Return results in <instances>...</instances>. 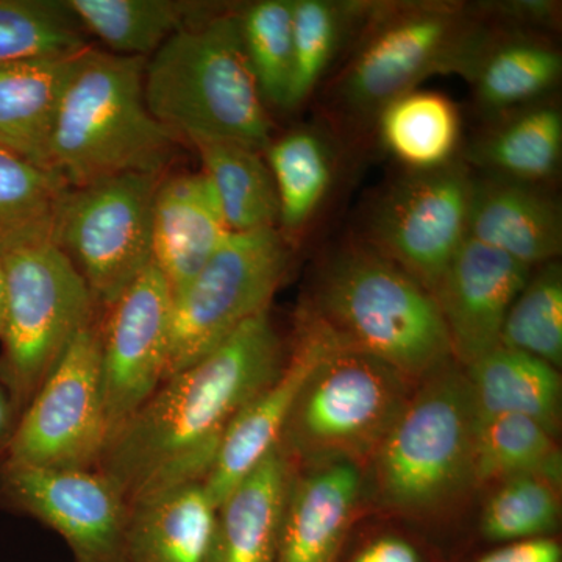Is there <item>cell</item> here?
Wrapping results in <instances>:
<instances>
[{"instance_id":"8fae6325","label":"cell","mask_w":562,"mask_h":562,"mask_svg":"<svg viewBox=\"0 0 562 562\" xmlns=\"http://www.w3.org/2000/svg\"><path fill=\"white\" fill-rule=\"evenodd\" d=\"M99 314L21 414L0 460L40 469H98L109 442Z\"/></svg>"},{"instance_id":"74e56055","label":"cell","mask_w":562,"mask_h":562,"mask_svg":"<svg viewBox=\"0 0 562 562\" xmlns=\"http://www.w3.org/2000/svg\"><path fill=\"white\" fill-rule=\"evenodd\" d=\"M351 562H424L413 543L398 536H382L373 539L355 554Z\"/></svg>"},{"instance_id":"d4e9b609","label":"cell","mask_w":562,"mask_h":562,"mask_svg":"<svg viewBox=\"0 0 562 562\" xmlns=\"http://www.w3.org/2000/svg\"><path fill=\"white\" fill-rule=\"evenodd\" d=\"M476 419L524 416L558 435L560 369L522 350L498 346L464 368Z\"/></svg>"},{"instance_id":"7a4b0ae2","label":"cell","mask_w":562,"mask_h":562,"mask_svg":"<svg viewBox=\"0 0 562 562\" xmlns=\"http://www.w3.org/2000/svg\"><path fill=\"white\" fill-rule=\"evenodd\" d=\"M301 316L417 384L454 360L430 292L361 239L322 260Z\"/></svg>"},{"instance_id":"f546056e","label":"cell","mask_w":562,"mask_h":562,"mask_svg":"<svg viewBox=\"0 0 562 562\" xmlns=\"http://www.w3.org/2000/svg\"><path fill=\"white\" fill-rule=\"evenodd\" d=\"M524 475H541L560 484L561 454L557 435L530 417L476 419L473 439L475 487Z\"/></svg>"},{"instance_id":"1f68e13d","label":"cell","mask_w":562,"mask_h":562,"mask_svg":"<svg viewBox=\"0 0 562 562\" xmlns=\"http://www.w3.org/2000/svg\"><path fill=\"white\" fill-rule=\"evenodd\" d=\"M371 9L372 3L294 0V69L288 110L297 109L312 98L338 58L347 36L355 25L366 21Z\"/></svg>"},{"instance_id":"30bf717a","label":"cell","mask_w":562,"mask_h":562,"mask_svg":"<svg viewBox=\"0 0 562 562\" xmlns=\"http://www.w3.org/2000/svg\"><path fill=\"white\" fill-rule=\"evenodd\" d=\"M166 173H121L69 188L52 243L87 283L99 308L113 305L154 262L151 220Z\"/></svg>"},{"instance_id":"ac0fdd59","label":"cell","mask_w":562,"mask_h":562,"mask_svg":"<svg viewBox=\"0 0 562 562\" xmlns=\"http://www.w3.org/2000/svg\"><path fill=\"white\" fill-rule=\"evenodd\" d=\"M468 238L538 268L561 255L560 203L543 184L473 176Z\"/></svg>"},{"instance_id":"8992f818","label":"cell","mask_w":562,"mask_h":562,"mask_svg":"<svg viewBox=\"0 0 562 562\" xmlns=\"http://www.w3.org/2000/svg\"><path fill=\"white\" fill-rule=\"evenodd\" d=\"M476 413L464 368L452 360L416 384L372 461L384 508L435 517L475 487Z\"/></svg>"},{"instance_id":"603a6c76","label":"cell","mask_w":562,"mask_h":562,"mask_svg":"<svg viewBox=\"0 0 562 562\" xmlns=\"http://www.w3.org/2000/svg\"><path fill=\"white\" fill-rule=\"evenodd\" d=\"M79 55L0 63V146L44 171L54 172L52 132Z\"/></svg>"},{"instance_id":"9a60e30c","label":"cell","mask_w":562,"mask_h":562,"mask_svg":"<svg viewBox=\"0 0 562 562\" xmlns=\"http://www.w3.org/2000/svg\"><path fill=\"white\" fill-rule=\"evenodd\" d=\"M531 271L502 251L465 239L431 294L458 364L465 368L501 346L506 314Z\"/></svg>"},{"instance_id":"9c48e42d","label":"cell","mask_w":562,"mask_h":562,"mask_svg":"<svg viewBox=\"0 0 562 562\" xmlns=\"http://www.w3.org/2000/svg\"><path fill=\"white\" fill-rule=\"evenodd\" d=\"M291 243L279 228L232 233L172 295L168 373L211 353L251 317L268 312L290 271Z\"/></svg>"},{"instance_id":"f1b7e54d","label":"cell","mask_w":562,"mask_h":562,"mask_svg":"<svg viewBox=\"0 0 562 562\" xmlns=\"http://www.w3.org/2000/svg\"><path fill=\"white\" fill-rule=\"evenodd\" d=\"M262 155L279 195V231L291 243L327 198L335 179V157L327 138L310 127L272 139Z\"/></svg>"},{"instance_id":"e575fe53","label":"cell","mask_w":562,"mask_h":562,"mask_svg":"<svg viewBox=\"0 0 562 562\" xmlns=\"http://www.w3.org/2000/svg\"><path fill=\"white\" fill-rule=\"evenodd\" d=\"M501 346L562 364V271L557 260L532 269L503 324Z\"/></svg>"},{"instance_id":"484cf974","label":"cell","mask_w":562,"mask_h":562,"mask_svg":"<svg viewBox=\"0 0 562 562\" xmlns=\"http://www.w3.org/2000/svg\"><path fill=\"white\" fill-rule=\"evenodd\" d=\"M88 35L109 52L150 58L181 29L216 13L210 3L181 0H68Z\"/></svg>"},{"instance_id":"d590c367","label":"cell","mask_w":562,"mask_h":562,"mask_svg":"<svg viewBox=\"0 0 562 562\" xmlns=\"http://www.w3.org/2000/svg\"><path fill=\"white\" fill-rule=\"evenodd\" d=\"M560 522L557 483L524 475L498 483L484 503L480 531L495 543L550 538Z\"/></svg>"},{"instance_id":"7c38bea8","label":"cell","mask_w":562,"mask_h":562,"mask_svg":"<svg viewBox=\"0 0 562 562\" xmlns=\"http://www.w3.org/2000/svg\"><path fill=\"white\" fill-rule=\"evenodd\" d=\"M473 173L457 158L431 171H408L373 203L362 243L432 294L468 239Z\"/></svg>"},{"instance_id":"e0dca14e","label":"cell","mask_w":562,"mask_h":562,"mask_svg":"<svg viewBox=\"0 0 562 562\" xmlns=\"http://www.w3.org/2000/svg\"><path fill=\"white\" fill-rule=\"evenodd\" d=\"M361 492L357 462L330 460L295 468L276 562H336Z\"/></svg>"},{"instance_id":"3957f363","label":"cell","mask_w":562,"mask_h":562,"mask_svg":"<svg viewBox=\"0 0 562 562\" xmlns=\"http://www.w3.org/2000/svg\"><path fill=\"white\" fill-rule=\"evenodd\" d=\"M144 95L179 140L235 143L265 151L272 122L244 50L238 10L192 22L147 58Z\"/></svg>"},{"instance_id":"d6a6232c","label":"cell","mask_w":562,"mask_h":562,"mask_svg":"<svg viewBox=\"0 0 562 562\" xmlns=\"http://www.w3.org/2000/svg\"><path fill=\"white\" fill-rule=\"evenodd\" d=\"M91 46L68 0H0V63L69 58Z\"/></svg>"},{"instance_id":"7402d4cb","label":"cell","mask_w":562,"mask_h":562,"mask_svg":"<svg viewBox=\"0 0 562 562\" xmlns=\"http://www.w3.org/2000/svg\"><path fill=\"white\" fill-rule=\"evenodd\" d=\"M216 516L202 482L133 502L125 562H211Z\"/></svg>"},{"instance_id":"8d00e7d4","label":"cell","mask_w":562,"mask_h":562,"mask_svg":"<svg viewBox=\"0 0 562 562\" xmlns=\"http://www.w3.org/2000/svg\"><path fill=\"white\" fill-rule=\"evenodd\" d=\"M476 562H562L560 542L552 538L498 543Z\"/></svg>"},{"instance_id":"2e32d148","label":"cell","mask_w":562,"mask_h":562,"mask_svg":"<svg viewBox=\"0 0 562 562\" xmlns=\"http://www.w3.org/2000/svg\"><path fill=\"white\" fill-rule=\"evenodd\" d=\"M330 344L316 324L299 314L297 336L279 376L233 422L202 482L214 505L220 506L228 492L279 446L303 384Z\"/></svg>"},{"instance_id":"4fadbf2b","label":"cell","mask_w":562,"mask_h":562,"mask_svg":"<svg viewBox=\"0 0 562 562\" xmlns=\"http://www.w3.org/2000/svg\"><path fill=\"white\" fill-rule=\"evenodd\" d=\"M0 508L58 532L74 562H125L131 505L99 469H40L0 460Z\"/></svg>"},{"instance_id":"277c9868","label":"cell","mask_w":562,"mask_h":562,"mask_svg":"<svg viewBox=\"0 0 562 562\" xmlns=\"http://www.w3.org/2000/svg\"><path fill=\"white\" fill-rule=\"evenodd\" d=\"M146 63L94 46L76 58L50 139L52 171L69 188L121 173H166L179 139L147 106Z\"/></svg>"},{"instance_id":"4316f807","label":"cell","mask_w":562,"mask_h":562,"mask_svg":"<svg viewBox=\"0 0 562 562\" xmlns=\"http://www.w3.org/2000/svg\"><path fill=\"white\" fill-rule=\"evenodd\" d=\"M375 122L383 146L408 171H431L457 160L460 111L441 92L398 95L376 113Z\"/></svg>"},{"instance_id":"5b68a950","label":"cell","mask_w":562,"mask_h":562,"mask_svg":"<svg viewBox=\"0 0 562 562\" xmlns=\"http://www.w3.org/2000/svg\"><path fill=\"white\" fill-rule=\"evenodd\" d=\"M491 29L480 7L465 3H372L357 47L333 81V106L350 120H375L428 77L468 79Z\"/></svg>"},{"instance_id":"ba28073f","label":"cell","mask_w":562,"mask_h":562,"mask_svg":"<svg viewBox=\"0 0 562 562\" xmlns=\"http://www.w3.org/2000/svg\"><path fill=\"white\" fill-rule=\"evenodd\" d=\"M414 387L386 362L331 341L303 384L279 446L294 465L371 461Z\"/></svg>"},{"instance_id":"ffe728a7","label":"cell","mask_w":562,"mask_h":562,"mask_svg":"<svg viewBox=\"0 0 562 562\" xmlns=\"http://www.w3.org/2000/svg\"><path fill=\"white\" fill-rule=\"evenodd\" d=\"M294 462L280 446L217 506L211 562H276Z\"/></svg>"},{"instance_id":"52a82bcc","label":"cell","mask_w":562,"mask_h":562,"mask_svg":"<svg viewBox=\"0 0 562 562\" xmlns=\"http://www.w3.org/2000/svg\"><path fill=\"white\" fill-rule=\"evenodd\" d=\"M5 324L0 336V386L18 417L102 310L72 262L54 243L0 251Z\"/></svg>"},{"instance_id":"83f0119b","label":"cell","mask_w":562,"mask_h":562,"mask_svg":"<svg viewBox=\"0 0 562 562\" xmlns=\"http://www.w3.org/2000/svg\"><path fill=\"white\" fill-rule=\"evenodd\" d=\"M192 147L232 233L279 228V195L262 151L235 143H198Z\"/></svg>"},{"instance_id":"f35d334b","label":"cell","mask_w":562,"mask_h":562,"mask_svg":"<svg viewBox=\"0 0 562 562\" xmlns=\"http://www.w3.org/2000/svg\"><path fill=\"white\" fill-rule=\"evenodd\" d=\"M18 420H20V417H18L16 409L11 403L9 392L0 386V452L9 443Z\"/></svg>"},{"instance_id":"ab89813d","label":"cell","mask_w":562,"mask_h":562,"mask_svg":"<svg viewBox=\"0 0 562 562\" xmlns=\"http://www.w3.org/2000/svg\"><path fill=\"white\" fill-rule=\"evenodd\" d=\"M3 324H5V279L0 268V336H2Z\"/></svg>"},{"instance_id":"cb8c5ba5","label":"cell","mask_w":562,"mask_h":562,"mask_svg":"<svg viewBox=\"0 0 562 562\" xmlns=\"http://www.w3.org/2000/svg\"><path fill=\"white\" fill-rule=\"evenodd\" d=\"M462 158L486 176L543 184L560 168L562 114L553 102H536L495 116Z\"/></svg>"},{"instance_id":"836d02e7","label":"cell","mask_w":562,"mask_h":562,"mask_svg":"<svg viewBox=\"0 0 562 562\" xmlns=\"http://www.w3.org/2000/svg\"><path fill=\"white\" fill-rule=\"evenodd\" d=\"M294 0H261L238 10L247 61L266 106L288 110L294 69Z\"/></svg>"},{"instance_id":"44dd1931","label":"cell","mask_w":562,"mask_h":562,"mask_svg":"<svg viewBox=\"0 0 562 562\" xmlns=\"http://www.w3.org/2000/svg\"><path fill=\"white\" fill-rule=\"evenodd\" d=\"M561 74V52L552 41L492 22L465 80L482 110L495 117L543 101L560 83Z\"/></svg>"},{"instance_id":"4dcf8cb0","label":"cell","mask_w":562,"mask_h":562,"mask_svg":"<svg viewBox=\"0 0 562 562\" xmlns=\"http://www.w3.org/2000/svg\"><path fill=\"white\" fill-rule=\"evenodd\" d=\"M68 184L0 146V251L52 243Z\"/></svg>"},{"instance_id":"d6986e66","label":"cell","mask_w":562,"mask_h":562,"mask_svg":"<svg viewBox=\"0 0 562 562\" xmlns=\"http://www.w3.org/2000/svg\"><path fill=\"white\" fill-rule=\"evenodd\" d=\"M231 235L205 173L162 177L155 195L151 251L172 295L190 283Z\"/></svg>"},{"instance_id":"5bb4252c","label":"cell","mask_w":562,"mask_h":562,"mask_svg":"<svg viewBox=\"0 0 562 562\" xmlns=\"http://www.w3.org/2000/svg\"><path fill=\"white\" fill-rule=\"evenodd\" d=\"M172 290L151 262L101 319V380L109 439L168 373Z\"/></svg>"},{"instance_id":"6da1fadb","label":"cell","mask_w":562,"mask_h":562,"mask_svg":"<svg viewBox=\"0 0 562 562\" xmlns=\"http://www.w3.org/2000/svg\"><path fill=\"white\" fill-rule=\"evenodd\" d=\"M286 347L262 312L194 364L172 373L110 436L98 469L128 505L205 480L233 422L279 376Z\"/></svg>"}]
</instances>
